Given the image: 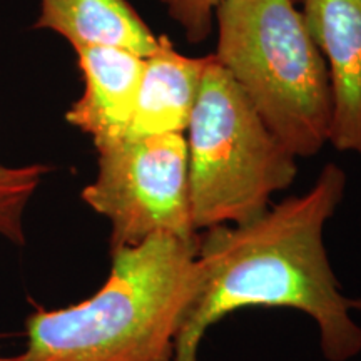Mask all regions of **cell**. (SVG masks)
<instances>
[{"mask_svg":"<svg viewBox=\"0 0 361 361\" xmlns=\"http://www.w3.org/2000/svg\"><path fill=\"white\" fill-rule=\"evenodd\" d=\"M346 191V174L326 164L308 191L288 197L255 221L214 226L200 234L197 284L184 310L173 361H197L206 331L245 308H291L316 323L328 361L361 353V303L343 293L333 273L324 228Z\"/></svg>","mask_w":361,"mask_h":361,"instance_id":"6da1fadb","label":"cell"},{"mask_svg":"<svg viewBox=\"0 0 361 361\" xmlns=\"http://www.w3.org/2000/svg\"><path fill=\"white\" fill-rule=\"evenodd\" d=\"M197 241L154 234L111 250L109 276L78 305L35 310L22 361H173L197 284Z\"/></svg>","mask_w":361,"mask_h":361,"instance_id":"7a4b0ae2","label":"cell"},{"mask_svg":"<svg viewBox=\"0 0 361 361\" xmlns=\"http://www.w3.org/2000/svg\"><path fill=\"white\" fill-rule=\"evenodd\" d=\"M213 56L295 157L329 144L326 62L295 0H221Z\"/></svg>","mask_w":361,"mask_h":361,"instance_id":"3957f363","label":"cell"},{"mask_svg":"<svg viewBox=\"0 0 361 361\" xmlns=\"http://www.w3.org/2000/svg\"><path fill=\"white\" fill-rule=\"evenodd\" d=\"M186 133L196 231L255 221L298 174V157L271 133L213 54Z\"/></svg>","mask_w":361,"mask_h":361,"instance_id":"277c9868","label":"cell"},{"mask_svg":"<svg viewBox=\"0 0 361 361\" xmlns=\"http://www.w3.org/2000/svg\"><path fill=\"white\" fill-rule=\"evenodd\" d=\"M97 173L82 201L111 224V250L154 234L197 241L189 204L184 134L123 139L97 147Z\"/></svg>","mask_w":361,"mask_h":361,"instance_id":"5b68a950","label":"cell"},{"mask_svg":"<svg viewBox=\"0 0 361 361\" xmlns=\"http://www.w3.org/2000/svg\"><path fill=\"white\" fill-rule=\"evenodd\" d=\"M326 62L331 87L329 144L361 156V0H300Z\"/></svg>","mask_w":361,"mask_h":361,"instance_id":"8992f818","label":"cell"},{"mask_svg":"<svg viewBox=\"0 0 361 361\" xmlns=\"http://www.w3.org/2000/svg\"><path fill=\"white\" fill-rule=\"evenodd\" d=\"M84 89L66 121L92 139L94 147L123 141L133 121L144 57L114 47L75 49Z\"/></svg>","mask_w":361,"mask_h":361,"instance_id":"52a82bcc","label":"cell"},{"mask_svg":"<svg viewBox=\"0 0 361 361\" xmlns=\"http://www.w3.org/2000/svg\"><path fill=\"white\" fill-rule=\"evenodd\" d=\"M209 61L211 54L204 57L184 56L176 51L168 35H159L156 51L144 57L126 139L186 133Z\"/></svg>","mask_w":361,"mask_h":361,"instance_id":"ba28073f","label":"cell"},{"mask_svg":"<svg viewBox=\"0 0 361 361\" xmlns=\"http://www.w3.org/2000/svg\"><path fill=\"white\" fill-rule=\"evenodd\" d=\"M34 29L61 35L74 51L114 47L147 57L159 45V35L128 0H39Z\"/></svg>","mask_w":361,"mask_h":361,"instance_id":"9c48e42d","label":"cell"},{"mask_svg":"<svg viewBox=\"0 0 361 361\" xmlns=\"http://www.w3.org/2000/svg\"><path fill=\"white\" fill-rule=\"evenodd\" d=\"M51 166H7L0 162V236L13 245L25 243L24 214Z\"/></svg>","mask_w":361,"mask_h":361,"instance_id":"30bf717a","label":"cell"},{"mask_svg":"<svg viewBox=\"0 0 361 361\" xmlns=\"http://www.w3.org/2000/svg\"><path fill=\"white\" fill-rule=\"evenodd\" d=\"M166 12L183 29L191 44L209 39L214 29V11L221 0H159Z\"/></svg>","mask_w":361,"mask_h":361,"instance_id":"8fae6325","label":"cell"},{"mask_svg":"<svg viewBox=\"0 0 361 361\" xmlns=\"http://www.w3.org/2000/svg\"><path fill=\"white\" fill-rule=\"evenodd\" d=\"M0 361H22V360H20L19 355H17V356H2V355H0Z\"/></svg>","mask_w":361,"mask_h":361,"instance_id":"7c38bea8","label":"cell"},{"mask_svg":"<svg viewBox=\"0 0 361 361\" xmlns=\"http://www.w3.org/2000/svg\"><path fill=\"white\" fill-rule=\"evenodd\" d=\"M295 2H296V4H300V0H295Z\"/></svg>","mask_w":361,"mask_h":361,"instance_id":"4fadbf2b","label":"cell"}]
</instances>
